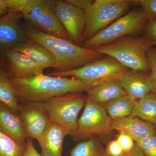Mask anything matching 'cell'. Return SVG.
I'll return each instance as SVG.
<instances>
[{"instance_id": "cell-1", "label": "cell", "mask_w": 156, "mask_h": 156, "mask_svg": "<svg viewBox=\"0 0 156 156\" xmlns=\"http://www.w3.org/2000/svg\"><path fill=\"white\" fill-rule=\"evenodd\" d=\"M23 28L29 39L43 45L54 56L55 72L76 69L106 56L95 49L84 48L69 40L42 32L30 26H25Z\"/></svg>"}, {"instance_id": "cell-2", "label": "cell", "mask_w": 156, "mask_h": 156, "mask_svg": "<svg viewBox=\"0 0 156 156\" xmlns=\"http://www.w3.org/2000/svg\"><path fill=\"white\" fill-rule=\"evenodd\" d=\"M10 79L19 104L44 102L68 93L87 92L90 88L76 78L53 76L44 74L25 79L10 77Z\"/></svg>"}, {"instance_id": "cell-3", "label": "cell", "mask_w": 156, "mask_h": 156, "mask_svg": "<svg viewBox=\"0 0 156 156\" xmlns=\"http://www.w3.org/2000/svg\"><path fill=\"white\" fill-rule=\"evenodd\" d=\"M152 47L150 41L143 35H128L95 49L115 58L129 69L146 73L150 70L146 54Z\"/></svg>"}, {"instance_id": "cell-4", "label": "cell", "mask_w": 156, "mask_h": 156, "mask_svg": "<svg viewBox=\"0 0 156 156\" xmlns=\"http://www.w3.org/2000/svg\"><path fill=\"white\" fill-rule=\"evenodd\" d=\"M151 19L141 8H134L100 31L91 39L84 42V48L95 49L110 44L126 36H140L143 33L146 25Z\"/></svg>"}, {"instance_id": "cell-5", "label": "cell", "mask_w": 156, "mask_h": 156, "mask_svg": "<svg viewBox=\"0 0 156 156\" xmlns=\"http://www.w3.org/2000/svg\"><path fill=\"white\" fill-rule=\"evenodd\" d=\"M135 4L132 0L94 1L85 10L83 43L127 14Z\"/></svg>"}, {"instance_id": "cell-6", "label": "cell", "mask_w": 156, "mask_h": 156, "mask_svg": "<svg viewBox=\"0 0 156 156\" xmlns=\"http://www.w3.org/2000/svg\"><path fill=\"white\" fill-rule=\"evenodd\" d=\"M128 69L115 58L106 56L76 69L63 72L53 71L47 75L64 77L72 76L91 88L105 81L119 80Z\"/></svg>"}, {"instance_id": "cell-7", "label": "cell", "mask_w": 156, "mask_h": 156, "mask_svg": "<svg viewBox=\"0 0 156 156\" xmlns=\"http://www.w3.org/2000/svg\"><path fill=\"white\" fill-rule=\"evenodd\" d=\"M54 3L55 0H28L22 12L23 18L40 31L70 41L56 15Z\"/></svg>"}, {"instance_id": "cell-8", "label": "cell", "mask_w": 156, "mask_h": 156, "mask_svg": "<svg viewBox=\"0 0 156 156\" xmlns=\"http://www.w3.org/2000/svg\"><path fill=\"white\" fill-rule=\"evenodd\" d=\"M87 97L81 92L69 93L44 101L52 122L58 124L73 136L77 126L78 116L85 105Z\"/></svg>"}, {"instance_id": "cell-9", "label": "cell", "mask_w": 156, "mask_h": 156, "mask_svg": "<svg viewBox=\"0 0 156 156\" xmlns=\"http://www.w3.org/2000/svg\"><path fill=\"white\" fill-rule=\"evenodd\" d=\"M83 112L78 120L73 138L85 141L108 135L113 131L111 118L104 106L87 99Z\"/></svg>"}, {"instance_id": "cell-10", "label": "cell", "mask_w": 156, "mask_h": 156, "mask_svg": "<svg viewBox=\"0 0 156 156\" xmlns=\"http://www.w3.org/2000/svg\"><path fill=\"white\" fill-rule=\"evenodd\" d=\"M57 17L73 43L82 46L85 27V10L79 9L65 1L55 0Z\"/></svg>"}, {"instance_id": "cell-11", "label": "cell", "mask_w": 156, "mask_h": 156, "mask_svg": "<svg viewBox=\"0 0 156 156\" xmlns=\"http://www.w3.org/2000/svg\"><path fill=\"white\" fill-rule=\"evenodd\" d=\"M21 12H10L0 17V66L5 69V53L18 43L29 40L20 24Z\"/></svg>"}, {"instance_id": "cell-12", "label": "cell", "mask_w": 156, "mask_h": 156, "mask_svg": "<svg viewBox=\"0 0 156 156\" xmlns=\"http://www.w3.org/2000/svg\"><path fill=\"white\" fill-rule=\"evenodd\" d=\"M20 106L19 115L27 137L38 139L52 122L44 102L31 101L20 105Z\"/></svg>"}, {"instance_id": "cell-13", "label": "cell", "mask_w": 156, "mask_h": 156, "mask_svg": "<svg viewBox=\"0 0 156 156\" xmlns=\"http://www.w3.org/2000/svg\"><path fill=\"white\" fill-rule=\"evenodd\" d=\"M5 69L9 76L25 79L43 74L44 69L28 56L10 48L5 53Z\"/></svg>"}, {"instance_id": "cell-14", "label": "cell", "mask_w": 156, "mask_h": 156, "mask_svg": "<svg viewBox=\"0 0 156 156\" xmlns=\"http://www.w3.org/2000/svg\"><path fill=\"white\" fill-rule=\"evenodd\" d=\"M119 81L127 95L136 101L155 92L150 76L145 73L128 69Z\"/></svg>"}, {"instance_id": "cell-15", "label": "cell", "mask_w": 156, "mask_h": 156, "mask_svg": "<svg viewBox=\"0 0 156 156\" xmlns=\"http://www.w3.org/2000/svg\"><path fill=\"white\" fill-rule=\"evenodd\" d=\"M68 135L65 129L51 122L44 133L37 139L43 156H62L63 141Z\"/></svg>"}, {"instance_id": "cell-16", "label": "cell", "mask_w": 156, "mask_h": 156, "mask_svg": "<svg viewBox=\"0 0 156 156\" xmlns=\"http://www.w3.org/2000/svg\"><path fill=\"white\" fill-rule=\"evenodd\" d=\"M0 132L20 144L26 145V135L20 115L13 112L0 101Z\"/></svg>"}, {"instance_id": "cell-17", "label": "cell", "mask_w": 156, "mask_h": 156, "mask_svg": "<svg viewBox=\"0 0 156 156\" xmlns=\"http://www.w3.org/2000/svg\"><path fill=\"white\" fill-rule=\"evenodd\" d=\"M112 128L124 132L133 139H139L156 134V126L137 117L130 116L112 120Z\"/></svg>"}, {"instance_id": "cell-18", "label": "cell", "mask_w": 156, "mask_h": 156, "mask_svg": "<svg viewBox=\"0 0 156 156\" xmlns=\"http://www.w3.org/2000/svg\"><path fill=\"white\" fill-rule=\"evenodd\" d=\"M87 99L104 105L108 101L127 95L119 80L105 81L88 90Z\"/></svg>"}, {"instance_id": "cell-19", "label": "cell", "mask_w": 156, "mask_h": 156, "mask_svg": "<svg viewBox=\"0 0 156 156\" xmlns=\"http://www.w3.org/2000/svg\"><path fill=\"white\" fill-rule=\"evenodd\" d=\"M14 50L26 55L44 69L53 67L55 59L50 51L37 42L29 40L14 45Z\"/></svg>"}, {"instance_id": "cell-20", "label": "cell", "mask_w": 156, "mask_h": 156, "mask_svg": "<svg viewBox=\"0 0 156 156\" xmlns=\"http://www.w3.org/2000/svg\"><path fill=\"white\" fill-rule=\"evenodd\" d=\"M130 116L137 117L156 126V92L137 101Z\"/></svg>"}, {"instance_id": "cell-21", "label": "cell", "mask_w": 156, "mask_h": 156, "mask_svg": "<svg viewBox=\"0 0 156 156\" xmlns=\"http://www.w3.org/2000/svg\"><path fill=\"white\" fill-rule=\"evenodd\" d=\"M0 101L6 104L11 111L19 114L20 106L7 71L0 66Z\"/></svg>"}, {"instance_id": "cell-22", "label": "cell", "mask_w": 156, "mask_h": 156, "mask_svg": "<svg viewBox=\"0 0 156 156\" xmlns=\"http://www.w3.org/2000/svg\"><path fill=\"white\" fill-rule=\"evenodd\" d=\"M136 102L126 95L110 101L103 106L113 120L130 116Z\"/></svg>"}, {"instance_id": "cell-23", "label": "cell", "mask_w": 156, "mask_h": 156, "mask_svg": "<svg viewBox=\"0 0 156 156\" xmlns=\"http://www.w3.org/2000/svg\"><path fill=\"white\" fill-rule=\"evenodd\" d=\"M70 156H108L96 138L79 143L71 151Z\"/></svg>"}, {"instance_id": "cell-24", "label": "cell", "mask_w": 156, "mask_h": 156, "mask_svg": "<svg viewBox=\"0 0 156 156\" xmlns=\"http://www.w3.org/2000/svg\"><path fill=\"white\" fill-rule=\"evenodd\" d=\"M26 145L20 144L0 132V156H24Z\"/></svg>"}, {"instance_id": "cell-25", "label": "cell", "mask_w": 156, "mask_h": 156, "mask_svg": "<svg viewBox=\"0 0 156 156\" xmlns=\"http://www.w3.org/2000/svg\"><path fill=\"white\" fill-rule=\"evenodd\" d=\"M135 145L144 156H156V134L134 140Z\"/></svg>"}, {"instance_id": "cell-26", "label": "cell", "mask_w": 156, "mask_h": 156, "mask_svg": "<svg viewBox=\"0 0 156 156\" xmlns=\"http://www.w3.org/2000/svg\"><path fill=\"white\" fill-rule=\"evenodd\" d=\"M146 56L151 71L150 76L156 92V48L153 47L150 48Z\"/></svg>"}, {"instance_id": "cell-27", "label": "cell", "mask_w": 156, "mask_h": 156, "mask_svg": "<svg viewBox=\"0 0 156 156\" xmlns=\"http://www.w3.org/2000/svg\"><path fill=\"white\" fill-rule=\"evenodd\" d=\"M116 140L124 153L130 151L135 147V142L132 136L125 132H120Z\"/></svg>"}, {"instance_id": "cell-28", "label": "cell", "mask_w": 156, "mask_h": 156, "mask_svg": "<svg viewBox=\"0 0 156 156\" xmlns=\"http://www.w3.org/2000/svg\"><path fill=\"white\" fill-rule=\"evenodd\" d=\"M143 36L150 41L153 46L156 45V18H152L148 20Z\"/></svg>"}, {"instance_id": "cell-29", "label": "cell", "mask_w": 156, "mask_h": 156, "mask_svg": "<svg viewBox=\"0 0 156 156\" xmlns=\"http://www.w3.org/2000/svg\"><path fill=\"white\" fill-rule=\"evenodd\" d=\"M136 5H139L151 19L156 18V0L135 1Z\"/></svg>"}, {"instance_id": "cell-30", "label": "cell", "mask_w": 156, "mask_h": 156, "mask_svg": "<svg viewBox=\"0 0 156 156\" xmlns=\"http://www.w3.org/2000/svg\"><path fill=\"white\" fill-rule=\"evenodd\" d=\"M105 150L108 156H121L124 153L117 140L109 142Z\"/></svg>"}, {"instance_id": "cell-31", "label": "cell", "mask_w": 156, "mask_h": 156, "mask_svg": "<svg viewBox=\"0 0 156 156\" xmlns=\"http://www.w3.org/2000/svg\"><path fill=\"white\" fill-rule=\"evenodd\" d=\"M66 1L78 9L83 10L89 8L94 2L93 0H66Z\"/></svg>"}, {"instance_id": "cell-32", "label": "cell", "mask_w": 156, "mask_h": 156, "mask_svg": "<svg viewBox=\"0 0 156 156\" xmlns=\"http://www.w3.org/2000/svg\"><path fill=\"white\" fill-rule=\"evenodd\" d=\"M13 11V0H0V17Z\"/></svg>"}, {"instance_id": "cell-33", "label": "cell", "mask_w": 156, "mask_h": 156, "mask_svg": "<svg viewBox=\"0 0 156 156\" xmlns=\"http://www.w3.org/2000/svg\"><path fill=\"white\" fill-rule=\"evenodd\" d=\"M24 156H43L36 149L33 142L30 138H27L26 143V151Z\"/></svg>"}, {"instance_id": "cell-34", "label": "cell", "mask_w": 156, "mask_h": 156, "mask_svg": "<svg viewBox=\"0 0 156 156\" xmlns=\"http://www.w3.org/2000/svg\"><path fill=\"white\" fill-rule=\"evenodd\" d=\"M121 156H144L142 153L136 145L134 148L128 152L123 153Z\"/></svg>"}]
</instances>
